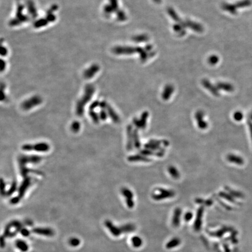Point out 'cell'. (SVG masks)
Here are the masks:
<instances>
[{
    "label": "cell",
    "instance_id": "cell-1",
    "mask_svg": "<svg viewBox=\"0 0 252 252\" xmlns=\"http://www.w3.org/2000/svg\"><path fill=\"white\" fill-rule=\"evenodd\" d=\"M144 50V49L140 47H118L114 49L113 52L117 54H131L135 53H138L140 55Z\"/></svg>",
    "mask_w": 252,
    "mask_h": 252
},
{
    "label": "cell",
    "instance_id": "cell-2",
    "mask_svg": "<svg viewBox=\"0 0 252 252\" xmlns=\"http://www.w3.org/2000/svg\"><path fill=\"white\" fill-rule=\"evenodd\" d=\"M156 190L159 193L152 195V199L155 200H161L168 198H172L175 195V192L171 190H167L163 188H158Z\"/></svg>",
    "mask_w": 252,
    "mask_h": 252
},
{
    "label": "cell",
    "instance_id": "cell-3",
    "mask_svg": "<svg viewBox=\"0 0 252 252\" xmlns=\"http://www.w3.org/2000/svg\"><path fill=\"white\" fill-rule=\"evenodd\" d=\"M149 116V113L147 111H144L141 116L140 119L134 118L133 120V123L138 129H145L147 122L148 117Z\"/></svg>",
    "mask_w": 252,
    "mask_h": 252
},
{
    "label": "cell",
    "instance_id": "cell-4",
    "mask_svg": "<svg viewBox=\"0 0 252 252\" xmlns=\"http://www.w3.org/2000/svg\"><path fill=\"white\" fill-rule=\"evenodd\" d=\"M204 211V208L203 206H201L198 209L197 212V215L194 223V228L196 231H199L201 228L202 226V218L203 216V214Z\"/></svg>",
    "mask_w": 252,
    "mask_h": 252
},
{
    "label": "cell",
    "instance_id": "cell-5",
    "mask_svg": "<svg viewBox=\"0 0 252 252\" xmlns=\"http://www.w3.org/2000/svg\"><path fill=\"white\" fill-rule=\"evenodd\" d=\"M204 112L202 110H198L195 114V119L197 120V125L201 130H205L208 127V123L204 120Z\"/></svg>",
    "mask_w": 252,
    "mask_h": 252
},
{
    "label": "cell",
    "instance_id": "cell-6",
    "mask_svg": "<svg viewBox=\"0 0 252 252\" xmlns=\"http://www.w3.org/2000/svg\"><path fill=\"white\" fill-rule=\"evenodd\" d=\"M121 193L126 199V203L127 206L130 208H132L134 206V202L133 201V194L131 190H130L127 188H123L121 189Z\"/></svg>",
    "mask_w": 252,
    "mask_h": 252
},
{
    "label": "cell",
    "instance_id": "cell-7",
    "mask_svg": "<svg viewBox=\"0 0 252 252\" xmlns=\"http://www.w3.org/2000/svg\"><path fill=\"white\" fill-rule=\"evenodd\" d=\"M105 224V226L107 227V228H108L109 231H110L113 236H119V235H120L123 233L121 226L118 227L115 226L110 221H106Z\"/></svg>",
    "mask_w": 252,
    "mask_h": 252
},
{
    "label": "cell",
    "instance_id": "cell-8",
    "mask_svg": "<svg viewBox=\"0 0 252 252\" xmlns=\"http://www.w3.org/2000/svg\"><path fill=\"white\" fill-rule=\"evenodd\" d=\"M86 94H85V97H86V98H84L82 99V103L81 104H80V105H78V107H77V113L79 115L80 114H81L82 113V106H84V105H85V102H87V101L88 100H90V97H91L92 96V93H93V91H94V89H93L92 87H91V86H88L87 88H86Z\"/></svg>",
    "mask_w": 252,
    "mask_h": 252
},
{
    "label": "cell",
    "instance_id": "cell-9",
    "mask_svg": "<svg viewBox=\"0 0 252 252\" xmlns=\"http://www.w3.org/2000/svg\"><path fill=\"white\" fill-rule=\"evenodd\" d=\"M202 85L205 88L211 93L212 95L214 96H218L220 95L219 94V89L216 88V86H215L211 82H210L207 79H204L202 81Z\"/></svg>",
    "mask_w": 252,
    "mask_h": 252
},
{
    "label": "cell",
    "instance_id": "cell-10",
    "mask_svg": "<svg viewBox=\"0 0 252 252\" xmlns=\"http://www.w3.org/2000/svg\"><path fill=\"white\" fill-rule=\"evenodd\" d=\"M164 141L158 140H151L147 144L145 145V148L152 151H158L161 150L162 147L161 146V144L163 143Z\"/></svg>",
    "mask_w": 252,
    "mask_h": 252
},
{
    "label": "cell",
    "instance_id": "cell-11",
    "mask_svg": "<svg viewBox=\"0 0 252 252\" xmlns=\"http://www.w3.org/2000/svg\"><path fill=\"white\" fill-rule=\"evenodd\" d=\"M184 22H185V27H187V28H189L199 33H201L203 32L204 28L202 27L201 25L199 24L197 22L192 21V20L189 19L186 20Z\"/></svg>",
    "mask_w": 252,
    "mask_h": 252
},
{
    "label": "cell",
    "instance_id": "cell-12",
    "mask_svg": "<svg viewBox=\"0 0 252 252\" xmlns=\"http://www.w3.org/2000/svg\"><path fill=\"white\" fill-rule=\"evenodd\" d=\"M32 232L36 234L46 236H53L54 235L53 229L49 228H35L33 229Z\"/></svg>",
    "mask_w": 252,
    "mask_h": 252
},
{
    "label": "cell",
    "instance_id": "cell-13",
    "mask_svg": "<svg viewBox=\"0 0 252 252\" xmlns=\"http://www.w3.org/2000/svg\"><path fill=\"white\" fill-rule=\"evenodd\" d=\"M175 88L172 85L168 84L165 86V87L164 89L162 94V98L164 100H168L170 98L171 95L174 92Z\"/></svg>",
    "mask_w": 252,
    "mask_h": 252
},
{
    "label": "cell",
    "instance_id": "cell-14",
    "mask_svg": "<svg viewBox=\"0 0 252 252\" xmlns=\"http://www.w3.org/2000/svg\"><path fill=\"white\" fill-rule=\"evenodd\" d=\"M181 214V210L180 208H176L174 211L173 216L172 217V225L176 228L178 227L180 222V216Z\"/></svg>",
    "mask_w": 252,
    "mask_h": 252
},
{
    "label": "cell",
    "instance_id": "cell-15",
    "mask_svg": "<svg viewBox=\"0 0 252 252\" xmlns=\"http://www.w3.org/2000/svg\"><path fill=\"white\" fill-rule=\"evenodd\" d=\"M127 150H131L132 148H133V142H134V137H133V128H132V126L129 125L127 127Z\"/></svg>",
    "mask_w": 252,
    "mask_h": 252
},
{
    "label": "cell",
    "instance_id": "cell-16",
    "mask_svg": "<svg viewBox=\"0 0 252 252\" xmlns=\"http://www.w3.org/2000/svg\"><path fill=\"white\" fill-rule=\"evenodd\" d=\"M128 160L130 162H149L151 160L150 158H148L147 156H144L142 154L139 155H135L130 156L128 158Z\"/></svg>",
    "mask_w": 252,
    "mask_h": 252
},
{
    "label": "cell",
    "instance_id": "cell-17",
    "mask_svg": "<svg viewBox=\"0 0 252 252\" xmlns=\"http://www.w3.org/2000/svg\"><path fill=\"white\" fill-rule=\"evenodd\" d=\"M226 159L228 160L229 162H230L231 163H234L235 164L239 165H242L244 163V160L242 158H241L240 156L235 155L233 154H229L226 156Z\"/></svg>",
    "mask_w": 252,
    "mask_h": 252
},
{
    "label": "cell",
    "instance_id": "cell-18",
    "mask_svg": "<svg viewBox=\"0 0 252 252\" xmlns=\"http://www.w3.org/2000/svg\"><path fill=\"white\" fill-rule=\"evenodd\" d=\"M216 86L218 89L223 90L226 92H232L234 90V88L232 85L227 82H218Z\"/></svg>",
    "mask_w": 252,
    "mask_h": 252
},
{
    "label": "cell",
    "instance_id": "cell-19",
    "mask_svg": "<svg viewBox=\"0 0 252 252\" xmlns=\"http://www.w3.org/2000/svg\"><path fill=\"white\" fill-rule=\"evenodd\" d=\"M222 8L225 11L228 12L233 15L236 14V7L235 4L234 5V4L224 3L222 5Z\"/></svg>",
    "mask_w": 252,
    "mask_h": 252
},
{
    "label": "cell",
    "instance_id": "cell-20",
    "mask_svg": "<svg viewBox=\"0 0 252 252\" xmlns=\"http://www.w3.org/2000/svg\"><path fill=\"white\" fill-rule=\"evenodd\" d=\"M16 246L22 252H26L29 250V246L25 241L19 239L16 241Z\"/></svg>",
    "mask_w": 252,
    "mask_h": 252
},
{
    "label": "cell",
    "instance_id": "cell-21",
    "mask_svg": "<svg viewBox=\"0 0 252 252\" xmlns=\"http://www.w3.org/2000/svg\"><path fill=\"white\" fill-rule=\"evenodd\" d=\"M168 12L169 16H170V17L172 18V19L173 20H175V21L176 22V24H180L181 22H182L183 20L181 19V18L179 17V15H177V14H176V12H175V11L173 9V8H168Z\"/></svg>",
    "mask_w": 252,
    "mask_h": 252
},
{
    "label": "cell",
    "instance_id": "cell-22",
    "mask_svg": "<svg viewBox=\"0 0 252 252\" xmlns=\"http://www.w3.org/2000/svg\"><path fill=\"white\" fill-rule=\"evenodd\" d=\"M181 241L177 237H174L172 239H171L170 241H169L167 244L166 245V247L168 249H171L175 248V247L178 246L180 244Z\"/></svg>",
    "mask_w": 252,
    "mask_h": 252
},
{
    "label": "cell",
    "instance_id": "cell-23",
    "mask_svg": "<svg viewBox=\"0 0 252 252\" xmlns=\"http://www.w3.org/2000/svg\"><path fill=\"white\" fill-rule=\"evenodd\" d=\"M185 27L179 24H176L173 26V30L179 36H183L186 34V30L185 29Z\"/></svg>",
    "mask_w": 252,
    "mask_h": 252
},
{
    "label": "cell",
    "instance_id": "cell-24",
    "mask_svg": "<svg viewBox=\"0 0 252 252\" xmlns=\"http://www.w3.org/2000/svg\"><path fill=\"white\" fill-rule=\"evenodd\" d=\"M168 170L169 174L173 179H177L179 178L180 176L179 170L175 166H169L168 168Z\"/></svg>",
    "mask_w": 252,
    "mask_h": 252
},
{
    "label": "cell",
    "instance_id": "cell-25",
    "mask_svg": "<svg viewBox=\"0 0 252 252\" xmlns=\"http://www.w3.org/2000/svg\"><path fill=\"white\" fill-rule=\"evenodd\" d=\"M230 228H228V227H224V228H222L220 230H218L216 232H210L209 234L211 236H215V237H220L223 236V235L225 234V233H226V232H228V231H230Z\"/></svg>",
    "mask_w": 252,
    "mask_h": 252
},
{
    "label": "cell",
    "instance_id": "cell-26",
    "mask_svg": "<svg viewBox=\"0 0 252 252\" xmlns=\"http://www.w3.org/2000/svg\"><path fill=\"white\" fill-rule=\"evenodd\" d=\"M225 189L227 191L229 192V193L232 196V197H235L237 198H242L244 197L243 194L240 192L237 191L236 190H232V189H231L230 187H229L228 186H225Z\"/></svg>",
    "mask_w": 252,
    "mask_h": 252
},
{
    "label": "cell",
    "instance_id": "cell-27",
    "mask_svg": "<svg viewBox=\"0 0 252 252\" xmlns=\"http://www.w3.org/2000/svg\"><path fill=\"white\" fill-rule=\"evenodd\" d=\"M132 245L135 248H138L142 245V240L141 238L138 236H134L131 239Z\"/></svg>",
    "mask_w": 252,
    "mask_h": 252
},
{
    "label": "cell",
    "instance_id": "cell-28",
    "mask_svg": "<svg viewBox=\"0 0 252 252\" xmlns=\"http://www.w3.org/2000/svg\"><path fill=\"white\" fill-rule=\"evenodd\" d=\"M133 137H134V146L136 148H140L141 147V142H140L139 135L137 131V129L134 130L133 131Z\"/></svg>",
    "mask_w": 252,
    "mask_h": 252
},
{
    "label": "cell",
    "instance_id": "cell-29",
    "mask_svg": "<svg viewBox=\"0 0 252 252\" xmlns=\"http://www.w3.org/2000/svg\"><path fill=\"white\" fill-rule=\"evenodd\" d=\"M219 196H220V197H222L223 199L226 200L227 201L232 202V203H235V202H236L233 197H232L230 194L227 193L226 192L221 191L220 192V193H219Z\"/></svg>",
    "mask_w": 252,
    "mask_h": 252
},
{
    "label": "cell",
    "instance_id": "cell-30",
    "mask_svg": "<svg viewBox=\"0 0 252 252\" xmlns=\"http://www.w3.org/2000/svg\"><path fill=\"white\" fill-rule=\"evenodd\" d=\"M121 229H122V232L123 233H128V232H133V231H135V226L133 224H128L124 225L121 226Z\"/></svg>",
    "mask_w": 252,
    "mask_h": 252
},
{
    "label": "cell",
    "instance_id": "cell-31",
    "mask_svg": "<svg viewBox=\"0 0 252 252\" xmlns=\"http://www.w3.org/2000/svg\"><path fill=\"white\" fill-rule=\"evenodd\" d=\"M195 202L196 203L199 204H202V205H204L206 206H211L213 204V201L212 200L208 199V200H204L202 199H200V198H197L195 200Z\"/></svg>",
    "mask_w": 252,
    "mask_h": 252
},
{
    "label": "cell",
    "instance_id": "cell-32",
    "mask_svg": "<svg viewBox=\"0 0 252 252\" xmlns=\"http://www.w3.org/2000/svg\"><path fill=\"white\" fill-rule=\"evenodd\" d=\"M251 2L250 0H242L236 3L235 5L238 8H245L249 7L251 5Z\"/></svg>",
    "mask_w": 252,
    "mask_h": 252
},
{
    "label": "cell",
    "instance_id": "cell-33",
    "mask_svg": "<svg viewBox=\"0 0 252 252\" xmlns=\"http://www.w3.org/2000/svg\"><path fill=\"white\" fill-rule=\"evenodd\" d=\"M148 37L147 35H138V36H136L135 37H134L133 38V40L135 42H137L138 43L140 42H146L148 40Z\"/></svg>",
    "mask_w": 252,
    "mask_h": 252
},
{
    "label": "cell",
    "instance_id": "cell-34",
    "mask_svg": "<svg viewBox=\"0 0 252 252\" xmlns=\"http://www.w3.org/2000/svg\"><path fill=\"white\" fill-rule=\"evenodd\" d=\"M69 244L73 247H77L80 245L81 241L77 237H71L68 241Z\"/></svg>",
    "mask_w": 252,
    "mask_h": 252
},
{
    "label": "cell",
    "instance_id": "cell-35",
    "mask_svg": "<svg viewBox=\"0 0 252 252\" xmlns=\"http://www.w3.org/2000/svg\"><path fill=\"white\" fill-rule=\"evenodd\" d=\"M219 61V58L216 55H212L208 59V63L211 65H215L216 63H218Z\"/></svg>",
    "mask_w": 252,
    "mask_h": 252
},
{
    "label": "cell",
    "instance_id": "cell-36",
    "mask_svg": "<svg viewBox=\"0 0 252 252\" xmlns=\"http://www.w3.org/2000/svg\"><path fill=\"white\" fill-rule=\"evenodd\" d=\"M233 118H234V119L236 121H240L243 118V114H242V113L241 111H236V112L234 113V114H233Z\"/></svg>",
    "mask_w": 252,
    "mask_h": 252
},
{
    "label": "cell",
    "instance_id": "cell-37",
    "mask_svg": "<svg viewBox=\"0 0 252 252\" xmlns=\"http://www.w3.org/2000/svg\"><path fill=\"white\" fill-rule=\"evenodd\" d=\"M193 217V214L191 212H187L185 214V216H184V219H185V221L186 222H189L191 220V219Z\"/></svg>",
    "mask_w": 252,
    "mask_h": 252
},
{
    "label": "cell",
    "instance_id": "cell-38",
    "mask_svg": "<svg viewBox=\"0 0 252 252\" xmlns=\"http://www.w3.org/2000/svg\"><path fill=\"white\" fill-rule=\"evenodd\" d=\"M20 231V233H21V234L22 236H24L25 237H27V236H29L30 235V231L28 230V229H27L26 228H22L21 229V230Z\"/></svg>",
    "mask_w": 252,
    "mask_h": 252
},
{
    "label": "cell",
    "instance_id": "cell-39",
    "mask_svg": "<svg viewBox=\"0 0 252 252\" xmlns=\"http://www.w3.org/2000/svg\"><path fill=\"white\" fill-rule=\"evenodd\" d=\"M248 124H249V126L250 132L251 137V139H252V123L251 122V121H249Z\"/></svg>",
    "mask_w": 252,
    "mask_h": 252
},
{
    "label": "cell",
    "instance_id": "cell-40",
    "mask_svg": "<svg viewBox=\"0 0 252 252\" xmlns=\"http://www.w3.org/2000/svg\"><path fill=\"white\" fill-rule=\"evenodd\" d=\"M156 4H159L161 3V0H153Z\"/></svg>",
    "mask_w": 252,
    "mask_h": 252
}]
</instances>
